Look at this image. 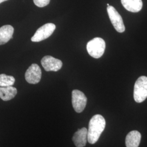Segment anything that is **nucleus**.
<instances>
[{
    "instance_id": "obj_1",
    "label": "nucleus",
    "mask_w": 147,
    "mask_h": 147,
    "mask_svg": "<svg viewBox=\"0 0 147 147\" xmlns=\"http://www.w3.org/2000/svg\"><path fill=\"white\" fill-rule=\"evenodd\" d=\"M106 121L104 117L100 115H94L89 121L87 132V141L90 144H95L104 131Z\"/></svg>"
},
{
    "instance_id": "obj_2",
    "label": "nucleus",
    "mask_w": 147,
    "mask_h": 147,
    "mask_svg": "<svg viewBox=\"0 0 147 147\" xmlns=\"http://www.w3.org/2000/svg\"><path fill=\"white\" fill-rule=\"evenodd\" d=\"M106 44L104 40L96 37L87 43V50L89 55L94 58H99L105 52Z\"/></svg>"
},
{
    "instance_id": "obj_3",
    "label": "nucleus",
    "mask_w": 147,
    "mask_h": 147,
    "mask_svg": "<svg viewBox=\"0 0 147 147\" xmlns=\"http://www.w3.org/2000/svg\"><path fill=\"white\" fill-rule=\"evenodd\" d=\"M134 98L138 103L142 102L147 99V76H142L137 80L134 86Z\"/></svg>"
},
{
    "instance_id": "obj_4",
    "label": "nucleus",
    "mask_w": 147,
    "mask_h": 147,
    "mask_svg": "<svg viewBox=\"0 0 147 147\" xmlns=\"http://www.w3.org/2000/svg\"><path fill=\"white\" fill-rule=\"evenodd\" d=\"M56 29V25L53 23H47L37 30L31 38L32 42H39L50 37Z\"/></svg>"
},
{
    "instance_id": "obj_5",
    "label": "nucleus",
    "mask_w": 147,
    "mask_h": 147,
    "mask_svg": "<svg viewBox=\"0 0 147 147\" xmlns=\"http://www.w3.org/2000/svg\"><path fill=\"white\" fill-rule=\"evenodd\" d=\"M107 11L109 16L111 22L115 30L119 33L124 32L125 28L122 18L116 9L111 5L107 6Z\"/></svg>"
},
{
    "instance_id": "obj_6",
    "label": "nucleus",
    "mask_w": 147,
    "mask_h": 147,
    "mask_svg": "<svg viewBox=\"0 0 147 147\" xmlns=\"http://www.w3.org/2000/svg\"><path fill=\"white\" fill-rule=\"evenodd\" d=\"M87 99L83 92L78 89L72 92V105L76 112L81 113L84 110L87 104Z\"/></svg>"
},
{
    "instance_id": "obj_7",
    "label": "nucleus",
    "mask_w": 147,
    "mask_h": 147,
    "mask_svg": "<svg viewBox=\"0 0 147 147\" xmlns=\"http://www.w3.org/2000/svg\"><path fill=\"white\" fill-rule=\"evenodd\" d=\"M25 79L30 84H37L42 78V70L37 64H32L27 69L25 73Z\"/></svg>"
},
{
    "instance_id": "obj_8",
    "label": "nucleus",
    "mask_w": 147,
    "mask_h": 147,
    "mask_svg": "<svg viewBox=\"0 0 147 147\" xmlns=\"http://www.w3.org/2000/svg\"><path fill=\"white\" fill-rule=\"evenodd\" d=\"M41 63L47 71H57L62 67V62L51 56H45L41 60Z\"/></svg>"
},
{
    "instance_id": "obj_9",
    "label": "nucleus",
    "mask_w": 147,
    "mask_h": 147,
    "mask_svg": "<svg viewBox=\"0 0 147 147\" xmlns=\"http://www.w3.org/2000/svg\"><path fill=\"white\" fill-rule=\"evenodd\" d=\"M88 130L86 127H82L76 132L73 137V141L76 147H84L87 141Z\"/></svg>"
},
{
    "instance_id": "obj_10",
    "label": "nucleus",
    "mask_w": 147,
    "mask_h": 147,
    "mask_svg": "<svg viewBox=\"0 0 147 147\" xmlns=\"http://www.w3.org/2000/svg\"><path fill=\"white\" fill-rule=\"evenodd\" d=\"M141 140V134L140 132L134 130L130 132L126 137V147H138Z\"/></svg>"
},
{
    "instance_id": "obj_11",
    "label": "nucleus",
    "mask_w": 147,
    "mask_h": 147,
    "mask_svg": "<svg viewBox=\"0 0 147 147\" xmlns=\"http://www.w3.org/2000/svg\"><path fill=\"white\" fill-rule=\"evenodd\" d=\"M121 2L127 11L133 13L140 11L143 7L142 0H121Z\"/></svg>"
},
{
    "instance_id": "obj_12",
    "label": "nucleus",
    "mask_w": 147,
    "mask_h": 147,
    "mask_svg": "<svg viewBox=\"0 0 147 147\" xmlns=\"http://www.w3.org/2000/svg\"><path fill=\"white\" fill-rule=\"evenodd\" d=\"M14 33V28L9 25H5L0 28V45L8 42Z\"/></svg>"
},
{
    "instance_id": "obj_13",
    "label": "nucleus",
    "mask_w": 147,
    "mask_h": 147,
    "mask_svg": "<svg viewBox=\"0 0 147 147\" xmlns=\"http://www.w3.org/2000/svg\"><path fill=\"white\" fill-rule=\"evenodd\" d=\"M17 94V89L13 86L0 87V98L3 101L13 99Z\"/></svg>"
},
{
    "instance_id": "obj_14",
    "label": "nucleus",
    "mask_w": 147,
    "mask_h": 147,
    "mask_svg": "<svg viewBox=\"0 0 147 147\" xmlns=\"http://www.w3.org/2000/svg\"><path fill=\"white\" fill-rule=\"evenodd\" d=\"M15 81L16 79L12 76H8L4 74L0 75V87L12 86Z\"/></svg>"
},
{
    "instance_id": "obj_15",
    "label": "nucleus",
    "mask_w": 147,
    "mask_h": 147,
    "mask_svg": "<svg viewBox=\"0 0 147 147\" xmlns=\"http://www.w3.org/2000/svg\"><path fill=\"white\" fill-rule=\"evenodd\" d=\"M34 3L38 7H44L48 5L50 0H33Z\"/></svg>"
},
{
    "instance_id": "obj_16",
    "label": "nucleus",
    "mask_w": 147,
    "mask_h": 147,
    "mask_svg": "<svg viewBox=\"0 0 147 147\" xmlns=\"http://www.w3.org/2000/svg\"><path fill=\"white\" fill-rule=\"evenodd\" d=\"M8 1V0H0V3L3 2H5V1Z\"/></svg>"
},
{
    "instance_id": "obj_17",
    "label": "nucleus",
    "mask_w": 147,
    "mask_h": 147,
    "mask_svg": "<svg viewBox=\"0 0 147 147\" xmlns=\"http://www.w3.org/2000/svg\"><path fill=\"white\" fill-rule=\"evenodd\" d=\"M107 6H109V5H109V3H107Z\"/></svg>"
}]
</instances>
